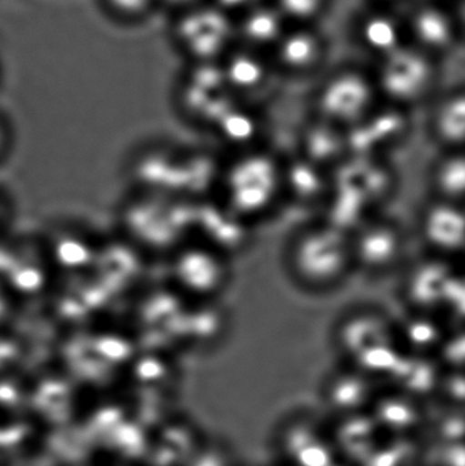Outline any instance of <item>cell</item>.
<instances>
[{"mask_svg":"<svg viewBox=\"0 0 465 466\" xmlns=\"http://www.w3.org/2000/svg\"><path fill=\"white\" fill-rule=\"evenodd\" d=\"M333 344L349 366L370 374L371 367L399 366L406 353L398 339V323L381 309H352L333 331Z\"/></svg>","mask_w":465,"mask_h":466,"instance_id":"3","label":"cell"},{"mask_svg":"<svg viewBox=\"0 0 465 466\" xmlns=\"http://www.w3.org/2000/svg\"><path fill=\"white\" fill-rule=\"evenodd\" d=\"M231 259L205 241L187 247L177 258L180 284L202 303H216L231 285Z\"/></svg>","mask_w":465,"mask_h":466,"instance_id":"11","label":"cell"},{"mask_svg":"<svg viewBox=\"0 0 465 466\" xmlns=\"http://www.w3.org/2000/svg\"><path fill=\"white\" fill-rule=\"evenodd\" d=\"M220 202L250 227L286 207L284 157L269 147L232 155L221 169Z\"/></svg>","mask_w":465,"mask_h":466,"instance_id":"1","label":"cell"},{"mask_svg":"<svg viewBox=\"0 0 465 466\" xmlns=\"http://www.w3.org/2000/svg\"><path fill=\"white\" fill-rule=\"evenodd\" d=\"M286 204L317 209L321 215L333 193V174L300 155L284 157Z\"/></svg>","mask_w":465,"mask_h":466,"instance_id":"14","label":"cell"},{"mask_svg":"<svg viewBox=\"0 0 465 466\" xmlns=\"http://www.w3.org/2000/svg\"><path fill=\"white\" fill-rule=\"evenodd\" d=\"M430 198L465 207V149L440 150L429 171Z\"/></svg>","mask_w":465,"mask_h":466,"instance_id":"18","label":"cell"},{"mask_svg":"<svg viewBox=\"0 0 465 466\" xmlns=\"http://www.w3.org/2000/svg\"><path fill=\"white\" fill-rule=\"evenodd\" d=\"M376 82L360 71L346 70L327 79L316 98V117L351 130L377 106Z\"/></svg>","mask_w":465,"mask_h":466,"instance_id":"8","label":"cell"},{"mask_svg":"<svg viewBox=\"0 0 465 466\" xmlns=\"http://www.w3.org/2000/svg\"><path fill=\"white\" fill-rule=\"evenodd\" d=\"M180 103L194 119L216 127L238 104L221 62L193 63L180 87Z\"/></svg>","mask_w":465,"mask_h":466,"instance_id":"10","label":"cell"},{"mask_svg":"<svg viewBox=\"0 0 465 466\" xmlns=\"http://www.w3.org/2000/svg\"><path fill=\"white\" fill-rule=\"evenodd\" d=\"M298 147V155L332 174L351 156L349 130L316 116L303 127Z\"/></svg>","mask_w":465,"mask_h":466,"instance_id":"15","label":"cell"},{"mask_svg":"<svg viewBox=\"0 0 465 466\" xmlns=\"http://www.w3.org/2000/svg\"><path fill=\"white\" fill-rule=\"evenodd\" d=\"M395 171L385 158L349 156L333 172V194L357 205L366 215L384 213L387 202L396 193Z\"/></svg>","mask_w":465,"mask_h":466,"instance_id":"7","label":"cell"},{"mask_svg":"<svg viewBox=\"0 0 465 466\" xmlns=\"http://www.w3.org/2000/svg\"><path fill=\"white\" fill-rule=\"evenodd\" d=\"M418 232L429 255L452 260L465 255V207L430 198L423 205Z\"/></svg>","mask_w":465,"mask_h":466,"instance_id":"12","label":"cell"},{"mask_svg":"<svg viewBox=\"0 0 465 466\" xmlns=\"http://www.w3.org/2000/svg\"><path fill=\"white\" fill-rule=\"evenodd\" d=\"M459 27L456 15L436 2H425L412 14L407 30L415 46L436 57L452 48Z\"/></svg>","mask_w":465,"mask_h":466,"instance_id":"16","label":"cell"},{"mask_svg":"<svg viewBox=\"0 0 465 466\" xmlns=\"http://www.w3.org/2000/svg\"><path fill=\"white\" fill-rule=\"evenodd\" d=\"M412 120L409 109L393 104L377 106L359 125L349 130L351 156L385 158L409 144Z\"/></svg>","mask_w":465,"mask_h":466,"instance_id":"9","label":"cell"},{"mask_svg":"<svg viewBox=\"0 0 465 466\" xmlns=\"http://www.w3.org/2000/svg\"><path fill=\"white\" fill-rule=\"evenodd\" d=\"M459 25H463L465 27V0H461L460 5H459V13L456 15Z\"/></svg>","mask_w":465,"mask_h":466,"instance_id":"30","label":"cell"},{"mask_svg":"<svg viewBox=\"0 0 465 466\" xmlns=\"http://www.w3.org/2000/svg\"><path fill=\"white\" fill-rule=\"evenodd\" d=\"M379 2H392V0H379Z\"/></svg>","mask_w":465,"mask_h":466,"instance_id":"31","label":"cell"},{"mask_svg":"<svg viewBox=\"0 0 465 466\" xmlns=\"http://www.w3.org/2000/svg\"><path fill=\"white\" fill-rule=\"evenodd\" d=\"M177 48L193 63L221 62L237 40V21L213 2H204L175 15Z\"/></svg>","mask_w":465,"mask_h":466,"instance_id":"4","label":"cell"},{"mask_svg":"<svg viewBox=\"0 0 465 466\" xmlns=\"http://www.w3.org/2000/svg\"><path fill=\"white\" fill-rule=\"evenodd\" d=\"M322 52L321 37L308 25L287 29L276 46L278 62L295 73L313 68L321 60Z\"/></svg>","mask_w":465,"mask_h":466,"instance_id":"22","label":"cell"},{"mask_svg":"<svg viewBox=\"0 0 465 466\" xmlns=\"http://www.w3.org/2000/svg\"><path fill=\"white\" fill-rule=\"evenodd\" d=\"M450 260L426 255L407 268L403 293L411 311L436 314L450 298L453 281Z\"/></svg>","mask_w":465,"mask_h":466,"instance_id":"13","label":"cell"},{"mask_svg":"<svg viewBox=\"0 0 465 466\" xmlns=\"http://www.w3.org/2000/svg\"><path fill=\"white\" fill-rule=\"evenodd\" d=\"M212 2L227 13L231 14V15H234V14H239L240 15L250 8L261 5L264 0H212Z\"/></svg>","mask_w":465,"mask_h":466,"instance_id":"27","label":"cell"},{"mask_svg":"<svg viewBox=\"0 0 465 466\" xmlns=\"http://www.w3.org/2000/svg\"><path fill=\"white\" fill-rule=\"evenodd\" d=\"M398 323V339L406 355L434 356L441 350L448 334L436 314L409 311L406 319Z\"/></svg>","mask_w":465,"mask_h":466,"instance_id":"20","label":"cell"},{"mask_svg":"<svg viewBox=\"0 0 465 466\" xmlns=\"http://www.w3.org/2000/svg\"><path fill=\"white\" fill-rule=\"evenodd\" d=\"M429 134L440 150L465 149V89L445 96L434 106Z\"/></svg>","mask_w":465,"mask_h":466,"instance_id":"17","label":"cell"},{"mask_svg":"<svg viewBox=\"0 0 465 466\" xmlns=\"http://www.w3.org/2000/svg\"><path fill=\"white\" fill-rule=\"evenodd\" d=\"M359 37L366 49L381 59L406 46V26L395 14L376 11L362 19Z\"/></svg>","mask_w":465,"mask_h":466,"instance_id":"24","label":"cell"},{"mask_svg":"<svg viewBox=\"0 0 465 466\" xmlns=\"http://www.w3.org/2000/svg\"><path fill=\"white\" fill-rule=\"evenodd\" d=\"M351 241L357 273L381 279L404 268L409 236L395 218L373 216L351 233Z\"/></svg>","mask_w":465,"mask_h":466,"instance_id":"6","label":"cell"},{"mask_svg":"<svg viewBox=\"0 0 465 466\" xmlns=\"http://www.w3.org/2000/svg\"><path fill=\"white\" fill-rule=\"evenodd\" d=\"M10 127H8L7 120L0 114V160L2 156L7 150L8 144H10Z\"/></svg>","mask_w":465,"mask_h":466,"instance_id":"29","label":"cell"},{"mask_svg":"<svg viewBox=\"0 0 465 466\" xmlns=\"http://www.w3.org/2000/svg\"><path fill=\"white\" fill-rule=\"evenodd\" d=\"M204 2L205 0H158L160 8H168V10L174 11L175 14L182 13V11L188 10V8L201 5Z\"/></svg>","mask_w":465,"mask_h":466,"instance_id":"28","label":"cell"},{"mask_svg":"<svg viewBox=\"0 0 465 466\" xmlns=\"http://www.w3.org/2000/svg\"><path fill=\"white\" fill-rule=\"evenodd\" d=\"M284 263L292 281L306 292H333L357 273L351 233L316 218L292 233Z\"/></svg>","mask_w":465,"mask_h":466,"instance_id":"2","label":"cell"},{"mask_svg":"<svg viewBox=\"0 0 465 466\" xmlns=\"http://www.w3.org/2000/svg\"><path fill=\"white\" fill-rule=\"evenodd\" d=\"M275 5L286 21L308 25L322 13L327 0H276Z\"/></svg>","mask_w":465,"mask_h":466,"instance_id":"26","label":"cell"},{"mask_svg":"<svg viewBox=\"0 0 465 466\" xmlns=\"http://www.w3.org/2000/svg\"><path fill=\"white\" fill-rule=\"evenodd\" d=\"M109 18L120 24H141L160 8L158 0H98Z\"/></svg>","mask_w":465,"mask_h":466,"instance_id":"25","label":"cell"},{"mask_svg":"<svg viewBox=\"0 0 465 466\" xmlns=\"http://www.w3.org/2000/svg\"><path fill=\"white\" fill-rule=\"evenodd\" d=\"M221 65L227 84L237 96L256 92L268 78L267 62L257 49L248 46L229 52Z\"/></svg>","mask_w":465,"mask_h":466,"instance_id":"23","label":"cell"},{"mask_svg":"<svg viewBox=\"0 0 465 466\" xmlns=\"http://www.w3.org/2000/svg\"><path fill=\"white\" fill-rule=\"evenodd\" d=\"M215 130L221 141L228 145V149L231 147L232 155L265 147L264 139H261L265 133L261 117L240 104L221 117Z\"/></svg>","mask_w":465,"mask_h":466,"instance_id":"21","label":"cell"},{"mask_svg":"<svg viewBox=\"0 0 465 466\" xmlns=\"http://www.w3.org/2000/svg\"><path fill=\"white\" fill-rule=\"evenodd\" d=\"M379 60L374 82L385 103L409 111L430 96L437 82L436 57L406 44Z\"/></svg>","mask_w":465,"mask_h":466,"instance_id":"5","label":"cell"},{"mask_svg":"<svg viewBox=\"0 0 465 466\" xmlns=\"http://www.w3.org/2000/svg\"><path fill=\"white\" fill-rule=\"evenodd\" d=\"M286 30L283 14L276 5L265 2L240 14L237 22V37L257 51L278 46Z\"/></svg>","mask_w":465,"mask_h":466,"instance_id":"19","label":"cell"}]
</instances>
